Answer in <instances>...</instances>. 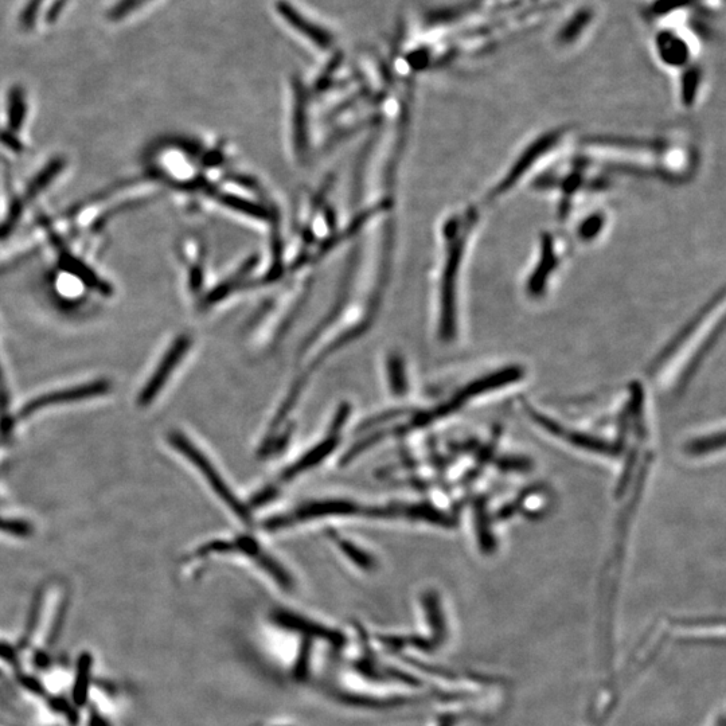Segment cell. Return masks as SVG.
Instances as JSON below:
<instances>
[{
    "mask_svg": "<svg viewBox=\"0 0 726 726\" xmlns=\"http://www.w3.org/2000/svg\"><path fill=\"white\" fill-rule=\"evenodd\" d=\"M657 52L661 61L666 65L685 66L690 58V46L681 35L671 31H661L657 35Z\"/></svg>",
    "mask_w": 726,
    "mask_h": 726,
    "instance_id": "cell-6",
    "label": "cell"
},
{
    "mask_svg": "<svg viewBox=\"0 0 726 726\" xmlns=\"http://www.w3.org/2000/svg\"><path fill=\"white\" fill-rule=\"evenodd\" d=\"M601 224H603V220H601V218H591V220L585 222L583 228H581V237H583L584 240H587V238L595 237L596 234L599 233Z\"/></svg>",
    "mask_w": 726,
    "mask_h": 726,
    "instance_id": "cell-16",
    "label": "cell"
},
{
    "mask_svg": "<svg viewBox=\"0 0 726 726\" xmlns=\"http://www.w3.org/2000/svg\"><path fill=\"white\" fill-rule=\"evenodd\" d=\"M267 726H294V725H286V724H273V725H267Z\"/></svg>",
    "mask_w": 726,
    "mask_h": 726,
    "instance_id": "cell-18",
    "label": "cell"
},
{
    "mask_svg": "<svg viewBox=\"0 0 726 726\" xmlns=\"http://www.w3.org/2000/svg\"><path fill=\"white\" fill-rule=\"evenodd\" d=\"M402 514L408 515L413 519H420V521L433 523V525L440 526H451V518L443 511L437 510L436 507L431 505H412L408 507H402Z\"/></svg>",
    "mask_w": 726,
    "mask_h": 726,
    "instance_id": "cell-10",
    "label": "cell"
},
{
    "mask_svg": "<svg viewBox=\"0 0 726 726\" xmlns=\"http://www.w3.org/2000/svg\"><path fill=\"white\" fill-rule=\"evenodd\" d=\"M252 560H255L256 564L259 565V567L263 569V571H265V573H267V575L271 577V579L275 581V583L279 585L283 591L290 592L294 589V579H292V576L288 573L287 569L281 567L280 562L269 556V554L264 552L263 549H260L259 552L252 557Z\"/></svg>",
    "mask_w": 726,
    "mask_h": 726,
    "instance_id": "cell-8",
    "label": "cell"
},
{
    "mask_svg": "<svg viewBox=\"0 0 726 726\" xmlns=\"http://www.w3.org/2000/svg\"><path fill=\"white\" fill-rule=\"evenodd\" d=\"M277 11L283 19H286L288 23L295 30H298L304 37L310 39L312 44L319 46L320 49L329 50L334 45V37L330 31L322 29V27L315 25L314 22L308 21L304 18L303 14H300L295 7H292L286 0H280L276 5Z\"/></svg>",
    "mask_w": 726,
    "mask_h": 726,
    "instance_id": "cell-5",
    "label": "cell"
},
{
    "mask_svg": "<svg viewBox=\"0 0 726 726\" xmlns=\"http://www.w3.org/2000/svg\"><path fill=\"white\" fill-rule=\"evenodd\" d=\"M275 495L276 489H265L261 491V493L257 494L255 498H253V505L263 506L265 505V503L272 501V499L275 498Z\"/></svg>",
    "mask_w": 726,
    "mask_h": 726,
    "instance_id": "cell-17",
    "label": "cell"
},
{
    "mask_svg": "<svg viewBox=\"0 0 726 726\" xmlns=\"http://www.w3.org/2000/svg\"><path fill=\"white\" fill-rule=\"evenodd\" d=\"M171 446L181 452L187 460L197 467V470L204 475L206 482L212 486L214 493L222 499V502L241 519L242 522H251V511L236 497V494L229 489L228 484L225 483L224 478L218 471L213 463L210 462L206 455L201 450L195 447V444L191 443L189 439L181 432H173L170 435Z\"/></svg>",
    "mask_w": 726,
    "mask_h": 726,
    "instance_id": "cell-1",
    "label": "cell"
},
{
    "mask_svg": "<svg viewBox=\"0 0 726 726\" xmlns=\"http://www.w3.org/2000/svg\"><path fill=\"white\" fill-rule=\"evenodd\" d=\"M717 441H724V435L722 433L718 436H710L706 437V439L693 441V443L689 444L688 451L692 455L708 454V452L716 450L717 446L720 448L724 446V444H717Z\"/></svg>",
    "mask_w": 726,
    "mask_h": 726,
    "instance_id": "cell-14",
    "label": "cell"
},
{
    "mask_svg": "<svg viewBox=\"0 0 726 726\" xmlns=\"http://www.w3.org/2000/svg\"><path fill=\"white\" fill-rule=\"evenodd\" d=\"M338 443V436L331 435L330 437H327V439L323 440L322 443H319L318 446L311 448L307 454H304L298 462L292 464L290 468H287L281 478H283V480H291L294 479L295 476L303 474V472L318 466V464L322 463L327 456L333 454L335 448L338 446Z\"/></svg>",
    "mask_w": 726,
    "mask_h": 726,
    "instance_id": "cell-7",
    "label": "cell"
},
{
    "mask_svg": "<svg viewBox=\"0 0 726 726\" xmlns=\"http://www.w3.org/2000/svg\"><path fill=\"white\" fill-rule=\"evenodd\" d=\"M92 659L88 654L78 659L76 677L73 679V705L84 706L88 700L89 673H91Z\"/></svg>",
    "mask_w": 726,
    "mask_h": 726,
    "instance_id": "cell-9",
    "label": "cell"
},
{
    "mask_svg": "<svg viewBox=\"0 0 726 726\" xmlns=\"http://www.w3.org/2000/svg\"><path fill=\"white\" fill-rule=\"evenodd\" d=\"M108 390L107 382L99 381L93 382V384L74 386V388H68L60 390V392H54L35 398L30 401L25 408L22 409L21 416L26 417L33 415L34 412L41 411V409L54 407V405L65 404V402H72L78 400H85V398H91L100 396Z\"/></svg>",
    "mask_w": 726,
    "mask_h": 726,
    "instance_id": "cell-4",
    "label": "cell"
},
{
    "mask_svg": "<svg viewBox=\"0 0 726 726\" xmlns=\"http://www.w3.org/2000/svg\"><path fill=\"white\" fill-rule=\"evenodd\" d=\"M388 380L394 396L401 397L407 393V374H405L404 362L398 355H392L388 359Z\"/></svg>",
    "mask_w": 726,
    "mask_h": 726,
    "instance_id": "cell-11",
    "label": "cell"
},
{
    "mask_svg": "<svg viewBox=\"0 0 726 726\" xmlns=\"http://www.w3.org/2000/svg\"><path fill=\"white\" fill-rule=\"evenodd\" d=\"M361 511V507L357 503L349 501H320L307 503L294 513L281 515L269 519L267 522V528L271 530L288 528V526L295 525V523L310 521V519L323 518V517H335V515H354Z\"/></svg>",
    "mask_w": 726,
    "mask_h": 726,
    "instance_id": "cell-2",
    "label": "cell"
},
{
    "mask_svg": "<svg viewBox=\"0 0 726 726\" xmlns=\"http://www.w3.org/2000/svg\"><path fill=\"white\" fill-rule=\"evenodd\" d=\"M701 73L700 69H690L682 78V100L685 104H693L696 100L698 87H700Z\"/></svg>",
    "mask_w": 726,
    "mask_h": 726,
    "instance_id": "cell-13",
    "label": "cell"
},
{
    "mask_svg": "<svg viewBox=\"0 0 726 726\" xmlns=\"http://www.w3.org/2000/svg\"><path fill=\"white\" fill-rule=\"evenodd\" d=\"M191 339L189 337H179L177 341L173 343L169 351L162 361H160L158 369L152 374L146 388L142 390L139 397V404L146 407L150 404L156 396H158L160 390L166 385L174 369L177 368L179 362L182 361L183 357L190 349Z\"/></svg>",
    "mask_w": 726,
    "mask_h": 726,
    "instance_id": "cell-3",
    "label": "cell"
},
{
    "mask_svg": "<svg viewBox=\"0 0 726 726\" xmlns=\"http://www.w3.org/2000/svg\"><path fill=\"white\" fill-rule=\"evenodd\" d=\"M337 542L343 554H345V556L353 562L355 567H358L359 569H362V571L366 572L374 571V569H376V560H374L373 556H370L369 553H366L365 550L358 548V546L354 545L353 542L341 540V538H339Z\"/></svg>",
    "mask_w": 726,
    "mask_h": 726,
    "instance_id": "cell-12",
    "label": "cell"
},
{
    "mask_svg": "<svg viewBox=\"0 0 726 726\" xmlns=\"http://www.w3.org/2000/svg\"><path fill=\"white\" fill-rule=\"evenodd\" d=\"M350 405L343 404L335 416L333 421V427H331V435L337 436V433L341 431L343 425H345L347 417L350 415Z\"/></svg>",
    "mask_w": 726,
    "mask_h": 726,
    "instance_id": "cell-15",
    "label": "cell"
}]
</instances>
